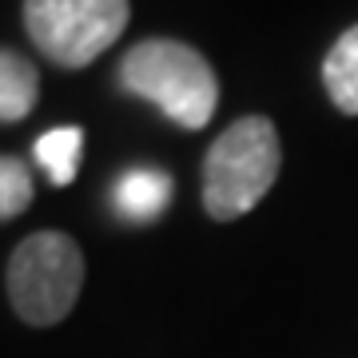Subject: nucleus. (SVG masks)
Segmentation results:
<instances>
[{"label": "nucleus", "instance_id": "f257e3e1", "mask_svg": "<svg viewBox=\"0 0 358 358\" xmlns=\"http://www.w3.org/2000/svg\"><path fill=\"white\" fill-rule=\"evenodd\" d=\"M120 84L124 92L155 103L183 131L207 128L219 108L215 68L207 64L203 52H195L183 40H140L120 60Z\"/></svg>", "mask_w": 358, "mask_h": 358}, {"label": "nucleus", "instance_id": "f03ea898", "mask_svg": "<svg viewBox=\"0 0 358 358\" xmlns=\"http://www.w3.org/2000/svg\"><path fill=\"white\" fill-rule=\"evenodd\" d=\"M282 167L279 131L267 115H243L235 120L203 159V207L219 223L247 215L263 203V195L275 187Z\"/></svg>", "mask_w": 358, "mask_h": 358}, {"label": "nucleus", "instance_id": "7ed1b4c3", "mask_svg": "<svg viewBox=\"0 0 358 358\" xmlns=\"http://www.w3.org/2000/svg\"><path fill=\"white\" fill-rule=\"evenodd\" d=\"M8 303L28 327H56L84 287V255L64 231H36L8 259Z\"/></svg>", "mask_w": 358, "mask_h": 358}, {"label": "nucleus", "instance_id": "20e7f679", "mask_svg": "<svg viewBox=\"0 0 358 358\" xmlns=\"http://www.w3.org/2000/svg\"><path fill=\"white\" fill-rule=\"evenodd\" d=\"M128 0H24L28 40L60 68H88L124 36Z\"/></svg>", "mask_w": 358, "mask_h": 358}, {"label": "nucleus", "instance_id": "39448f33", "mask_svg": "<svg viewBox=\"0 0 358 358\" xmlns=\"http://www.w3.org/2000/svg\"><path fill=\"white\" fill-rule=\"evenodd\" d=\"M171 176L167 171H159V167H131V171H124L120 176V183H115V211L124 219H131V223H152V219H159L167 211V203H171Z\"/></svg>", "mask_w": 358, "mask_h": 358}, {"label": "nucleus", "instance_id": "423d86ee", "mask_svg": "<svg viewBox=\"0 0 358 358\" xmlns=\"http://www.w3.org/2000/svg\"><path fill=\"white\" fill-rule=\"evenodd\" d=\"M40 100L36 64L13 48H0V124H20Z\"/></svg>", "mask_w": 358, "mask_h": 358}, {"label": "nucleus", "instance_id": "0eeeda50", "mask_svg": "<svg viewBox=\"0 0 358 358\" xmlns=\"http://www.w3.org/2000/svg\"><path fill=\"white\" fill-rule=\"evenodd\" d=\"M322 84L327 96L343 115H358V24L346 28L334 40V48L322 60Z\"/></svg>", "mask_w": 358, "mask_h": 358}, {"label": "nucleus", "instance_id": "6e6552de", "mask_svg": "<svg viewBox=\"0 0 358 358\" xmlns=\"http://www.w3.org/2000/svg\"><path fill=\"white\" fill-rule=\"evenodd\" d=\"M80 148H84V128L76 124H64V128H52L36 140V159L40 167L48 171V179L56 187H68L80 171Z\"/></svg>", "mask_w": 358, "mask_h": 358}, {"label": "nucleus", "instance_id": "1a4fd4ad", "mask_svg": "<svg viewBox=\"0 0 358 358\" xmlns=\"http://www.w3.org/2000/svg\"><path fill=\"white\" fill-rule=\"evenodd\" d=\"M32 195H36V183L28 164H20L16 155H0V223L24 215L32 207Z\"/></svg>", "mask_w": 358, "mask_h": 358}]
</instances>
